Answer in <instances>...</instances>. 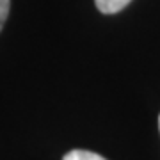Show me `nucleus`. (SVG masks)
I'll list each match as a JSON object with an SVG mask.
<instances>
[{"instance_id":"3","label":"nucleus","mask_w":160,"mask_h":160,"mask_svg":"<svg viewBox=\"0 0 160 160\" xmlns=\"http://www.w3.org/2000/svg\"><path fill=\"white\" fill-rule=\"evenodd\" d=\"M9 7H11V0H0V30L9 16Z\"/></svg>"},{"instance_id":"4","label":"nucleus","mask_w":160,"mask_h":160,"mask_svg":"<svg viewBox=\"0 0 160 160\" xmlns=\"http://www.w3.org/2000/svg\"><path fill=\"white\" fill-rule=\"evenodd\" d=\"M158 128H160V118H158Z\"/></svg>"},{"instance_id":"1","label":"nucleus","mask_w":160,"mask_h":160,"mask_svg":"<svg viewBox=\"0 0 160 160\" xmlns=\"http://www.w3.org/2000/svg\"><path fill=\"white\" fill-rule=\"evenodd\" d=\"M94 2L103 14H114V12H119L121 9H125L132 0H94Z\"/></svg>"},{"instance_id":"2","label":"nucleus","mask_w":160,"mask_h":160,"mask_svg":"<svg viewBox=\"0 0 160 160\" xmlns=\"http://www.w3.org/2000/svg\"><path fill=\"white\" fill-rule=\"evenodd\" d=\"M62 160H105L102 155L94 153V151H87V149H71L69 153L64 155Z\"/></svg>"}]
</instances>
